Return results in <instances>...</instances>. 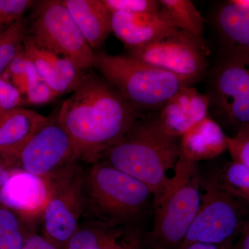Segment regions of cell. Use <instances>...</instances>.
Masks as SVG:
<instances>
[{
    "label": "cell",
    "instance_id": "1",
    "mask_svg": "<svg viewBox=\"0 0 249 249\" xmlns=\"http://www.w3.org/2000/svg\"><path fill=\"white\" fill-rule=\"evenodd\" d=\"M141 116L109 82L92 72H85L58 113L80 160L88 164L101 160Z\"/></svg>",
    "mask_w": 249,
    "mask_h": 249
},
{
    "label": "cell",
    "instance_id": "2",
    "mask_svg": "<svg viewBox=\"0 0 249 249\" xmlns=\"http://www.w3.org/2000/svg\"><path fill=\"white\" fill-rule=\"evenodd\" d=\"M179 141L160 127L156 112L144 114L99 160L145 183L153 193L154 199L164 191L173 178L170 173H174L179 158Z\"/></svg>",
    "mask_w": 249,
    "mask_h": 249
},
{
    "label": "cell",
    "instance_id": "3",
    "mask_svg": "<svg viewBox=\"0 0 249 249\" xmlns=\"http://www.w3.org/2000/svg\"><path fill=\"white\" fill-rule=\"evenodd\" d=\"M83 219L137 227L153 201L145 183L105 160L84 168Z\"/></svg>",
    "mask_w": 249,
    "mask_h": 249
},
{
    "label": "cell",
    "instance_id": "4",
    "mask_svg": "<svg viewBox=\"0 0 249 249\" xmlns=\"http://www.w3.org/2000/svg\"><path fill=\"white\" fill-rule=\"evenodd\" d=\"M201 178L196 162L179 155L173 178L155 198L154 225L145 237L152 249H178L201 204Z\"/></svg>",
    "mask_w": 249,
    "mask_h": 249
},
{
    "label": "cell",
    "instance_id": "5",
    "mask_svg": "<svg viewBox=\"0 0 249 249\" xmlns=\"http://www.w3.org/2000/svg\"><path fill=\"white\" fill-rule=\"evenodd\" d=\"M93 68L141 115L157 112L186 84L173 74L133 57L94 53Z\"/></svg>",
    "mask_w": 249,
    "mask_h": 249
},
{
    "label": "cell",
    "instance_id": "6",
    "mask_svg": "<svg viewBox=\"0 0 249 249\" xmlns=\"http://www.w3.org/2000/svg\"><path fill=\"white\" fill-rule=\"evenodd\" d=\"M210 108L221 122L240 127L249 122V49L222 45L210 72Z\"/></svg>",
    "mask_w": 249,
    "mask_h": 249
},
{
    "label": "cell",
    "instance_id": "7",
    "mask_svg": "<svg viewBox=\"0 0 249 249\" xmlns=\"http://www.w3.org/2000/svg\"><path fill=\"white\" fill-rule=\"evenodd\" d=\"M29 34L41 48L70 58L80 70L92 68L94 52L72 19L62 0L36 1Z\"/></svg>",
    "mask_w": 249,
    "mask_h": 249
},
{
    "label": "cell",
    "instance_id": "8",
    "mask_svg": "<svg viewBox=\"0 0 249 249\" xmlns=\"http://www.w3.org/2000/svg\"><path fill=\"white\" fill-rule=\"evenodd\" d=\"M201 204L182 244V249L194 243L224 245L243 227L244 209L221 183L218 175L203 182Z\"/></svg>",
    "mask_w": 249,
    "mask_h": 249
},
{
    "label": "cell",
    "instance_id": "9",
    "mask_svg": "<svg viewBox=\"0 0 249 249\" xmlns=\"http://www.w3.org/2000/svg\"><path fill=\"white\" fill-rule=\"evenodd\" d=\"M81 162L49 179L50 196L40 216L42 232L59 249H65L83 219L84 167Z\"/></svg>",
    "mask_w": 249,
    "mask_h": 249
},
{
    "label": "cell",
    "instance_id": "10",
    "mask_svg": "<svg viewBox=\"0 0 249 249\" xmlns=\"http://www.w3.org/2000/svg\"><path fill=\"white\" fill-rule=\"evenodd\" d=\"M206 46L185 31H176L139 48L128 49L129 55L168 72L193 86L207 71Z\"/></svg>",
    "mask_w": 249,
    "mask_h": 249
},
{
    "label": "cell",
    "instance_id": "11",
    "mask_svg": "<svg viewBox=\"0 0 249 249\" xmlns=\"http://www.w3.org/2000/svg\"><path fill=\"white\" fill-rule=\"evenodd\" d=\"M78 160L80 156L76 145L60 124L56 114L48 117L47 122L31 137L13 165L49 179Z\"/></svg>",
    "mask_w": 249,
    "mask_h": 249
},
{
    "label": "cell",
    "instance_id": "12",
    "mask_svg": "<svg viewBox=\"0 0 249 249\" xmlns=\"http://www.w3.org/2000/svg\"><path fill=\"white\" fill-rule=\"evenodd\" d=\"M50 194L49 179L13 168L9 180L0 191V204L23 219H34L40 217Z\"/></svg>",
    "mask_w": 249,
    "mask_h": 249
},
{
    "label": "cell",
    "instance_id": "13",
    "mask_svg": "<svg viewBox=\"0 0 249 249\" xmlns=\"http://www.w3.org/2000/svg\"><path fill=\"white\" fill-rule=\"evenodd\" d=\"M209 108L207 94L199 92L193 86H183L156 114L163 130L180 139L208 116Z\"/></svg>",
    "mask_w": 249,
    "mask_h": 249
},
{
    "label": "cell",
    "instance_id": "14",
    "mask_svg": "<svg viewBox=\"0 0 249 249\" xmlns=\"http://www.w3.org/2000/svg\"><path fill=\"white\" fill-rule=\"evenodd\" d=\"M145 239L137 227L82 219L65 249H144Z\"/></svg>",
    "mask_w": 249,
    "mask_h": 249
},
{
    "label": "cell",
    "instance_id": "15",
    "mask_svg": "<svg viewBox=\"0 0 249 249\" xmlns=\"http://www.w3.org/2000/svg\"><path fill=\"white\" fill-rule=\"evenodd\" d=\"M111 33L128 49L139 48L177 29L161 11L145 14L111 13Z\"/></svg>",
    "mask_w": 249,
    "mask_h": 249
},
{
    "label": "cell",
    "instance_id": "16",
    "mask_svg": "<svg viewBox=\"0 0 249 249\" xmlns=\"http://www.w3.org/2000/svg\"><path fill=\"white\" fill-rule=\"evenodd\" d=\"M47 119L22 107L0 111V160L12 168L23 147Z\"/></svg>",
    "mask_w": 249,
    "mask_h": 249
},
{
    "label": "cell",
    "instance_id": "17",
    "mask_svg": "<svg viewBox=\"0 0 249 249\" xmlns=\"http://www.w3.org/2000/svg\"><path fill=\"white\" fill-rule=\"evenodd\" d=\"M92 50L104 45L111 33V14L103 0H62Z\"/></svg>",
    "mask_w": 249,
    "mask_h": 249
},
{
    "label": "cell",
    "instance_id": "18",
    "mask_svg": "<svg viewBox=\"0 0 249 249\" xmlns=\"http://www.w3.org/2000/svg\"><path fill=\"white\" fill-rule=\"evenodd\" d=\"M229 137L217 121L206 116L180 137V154L197 162L211 160L228 150Z\"/></svg>",
    "mask_w": 249,
    "mask_h": 249
},
{
    "label": "cell",
    "instance_id": "19",
    "mask_svg": "<svg viewBox=\"0 0 249 249\" xmlns=\"http://www.w3.org/2000/svg\"><path fill=\"white\" fill-rule=\"evenodd\" d=\"M222 45L249 49V0H228L219 4L211 17Z\"/></svg>",
    "mask_w": 249,
    "mask_h": 249
},
{
    "label": "cell",
    "instance_id": "20",
    "mask_svg": "<svg viewBox=\"0 0 249 249\" xmlns=\"http://www.w3.org/2000/svg\"><path fill=\"white\" fill-rule=\"evenodd\" d=\"M160 11L177 29L204 40L206 19L190 0H160Z\"/></svg>",
    "mask_w": 249,
    "mask_h": 249
},
{
    "label": "cell",
    "instance_id": "21",
    "mask_svg": "<svg viewBox=\"0 0 249 249\" xmlns=\"http://www.w3.org/2000/svg\"><path fill=\"white\" fill-rule=\"evenodd\" d=\"M23 47L34 66L39 76L55 91L58 96L69 93L57 72L56 62L58 55L41 48L29 34L23 42Z\"/></svg>",
    "mask_w": 249,
    "mask_h": 249
},
{
    "label": "cell",
    "instance_id": "22",
    "mask_svg": "<svg viewBox=\"0 0 249 249\" xmlns=\"http://www.w3.org/2000/svg\"><path fill=\"white\" fill-rule=\"evenodd\" d=\"M1 76L17 88L22 97L31 85L41 79L23 45Z\"/></svg>",
    "mask_w": 249,
    "mask_h": 249
},
{
    "label": "cell",
    "instance_id": "23",
    "mask_svg": "<svg viewBox=\"0 0 249 249\" xmlns=\"http://www.w3.org/2000/svg\"><path fill=\"white\" fill-rule=\"evenodd\" d=\"M23 218L0 204V249H21L30 233L24 229Z\"/></svg>",
    "mask_w": 249,
    "mask_h": 249
},
{
    "label": "cell",
    "instance_id": "24",
    "mask_svg": "<svg viewBox=\"0 0 249 249\" xmlns=\"http://www.w3.org/2000/svg\"><path fill=\"white\" fill-rule=\"evenodd\" d=\"M29 27V21L23 18L0 34V76L22 47Z\"/></svg>",
    "mask_w": 249,
    "mask_h": 249
},
{
    "label": "cell",
    "instance_id": "25",
    "mask_svg": "<svg viewBox=\"0 0 249 249\" xmlns=\"http://www.w3.org/2000/svg\"><path fill=\"white\" fill-rule=\"evenodd\" d=\"M223 186L232 195L249 202V169L232 160L224 165L217 174Z\"/></svg>",
    "mask_w": 249,
    "mask_h": 249
},
{
    "label": "cell",
    "instance_id": "26",
    "mask_svg": "<svg viewBox=\"0 0 249 249\" xmlns=\"http://www.w3.org/2000/svg\"><path fill=\"white\" fill-rule=\"evenodd\" d=\"M35 2L32 0H0V32L24 18V14Z\"/></svg>",
    "mask_w": 249,
    "mask_h": 249
},
{
    "label": "cell",
    "instance_id": "27",
    "mask_svg": "<svg viewBox=\"0 0 249 249\" xmlns=\"http://www.w3.org/2000/svg\"><path fill=\"white\" fill-rule=\"evenodd\" d=\"M109 12L145 14L158 12L160 10L157 0H103Z\"/></svg>",
    "mask_w": 249,
    "mask_h": 249
},
{
    "label": "cell",
    "instance_id": "28",
    "mask_svg": "<svg viewBox=\"0 0 249 249\" xmlns=\"http://www.w3.org/2000/svg\"><path fill=\"white\" fill-rule=\"evenodd\" d=\"M228 150L232 160L249 169V122L241 124L233 137H229Z\"/></svg>",
    "mask_w": 249,
    "mask_h": 249
},
{
    "label": "cell",
    "instance_id": "29",
    "mask_svg": "<svg viewBox=\"0 0 249 249\" xmlns=\"http://www.w3.org/2000/svg\"><path fill=\"white\" fill-rule=\"evenodd\" d=\"M58 97L55 91L42 79L31 85L23 96L24 104L31 106L47 104Z\"/></svg>",
    "mask_w": 249,
    "mask_h": 249
},
{
    "label": "cell",
    "instance_id": "30",
    "mask_svg": "<svg viewBox=\"0 0 249 249\" xmlns=\"http://www.w3.org/2000/svg\"><path fill=\"white\" fill-rule=\"evenodd\" d=\"M24 98L17 88L0 76V111L22 107Z\"/></svg>",
    "mask_w": 249,
    "mask_h": 249
},
{
    "label": "cell",
    "instance_id": "31",
    "mask_svg": "<svg viewBox=\"0 0 249 249\" xmlns=\"http://www.w3.org/2000/svg\"><path fill=\"white\" fill-rule=\"evenodd\" d=\"M21 249H59L43 235L30 233L23 244Z\"/></svg>",
    "mask_w": 249,
    "mask_h": 249
},
{
    "label": "cell",
    "instance_id": "32",
    "mask_svg": "<svg viewBox=\"0 0 249 249\" xmlns=\"http://www.w3.org/2000/svg\"><path fill=\"white\" fill-rule=\"evenodd\" d=\"M182 249H232V248L231 243L224 244V245L194 243L187 246Z\"/></svg>",
    "mask_w": 249,
    "mask_h": 249
},
{
    "label": "cell",
    "instance_id": "33",
    "mask_svg": "<svg viewBox=\"0 0 249 249\" xmlns=\"http://www.w3.org/2000/svg\"><path fill=\"white\" fill-rule=\"evenodd\" d=\"M11 168H9L2 160H0V191L7 182L11 176Z\"/></svg>",
    "mask_w": 249,
    "mask_h": 249
},
{
    "label": "cell",
    "instance_id": "34",
    "mask_svg": "<svg viewBox=\"0 0 249 249\" xmlns=\"http://www.w3.org/2000/svg\"><path fill=\"white\" fill-rule=\"evenodd\" d=\"M242 249H249V228L244 236L242 241Z\"/></svg>",
    "mask_w": 249,
    "mask_h": 249
},
{
    "label": "cell",
    "instance_id": "35",
    "mask_svg": "<svg viewBox=\"0 0 249 249\" xmlns=\"http://www.w3.org/2000/svg\"><path fill=\"white\" fill-rule=\"evenodd\" d=\"M2 32H3V31H2ZM1 32H0V34H1Z\"/></svg>",
    "mask_w": 249,
    "mask_h": 249
}]
</instances>
